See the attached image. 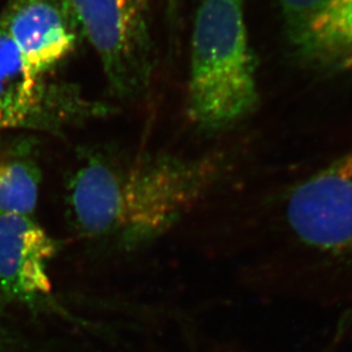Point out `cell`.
<instances>
[{
    "instance_id": "1",
    "label": "cell",
    "mask_w": 352,
    "mask_h": 352,
    "mask_svg": "<svg viewBox=\"0 0 352 352\" xmlns=\"http://www.w3.org/2000/svg\"><path fill=\"white\" fill-rule=\"evenodd\" d=\"M227 173L228 163L220 154L96 152L71 178L69 209L83 236L140 249L193 216Z\"/></svg>"
},
{
    "instance_id": "5",
    "label": "cell",
    "mask_w": 352,
    "mask_h": 352,
    "mask_svg": "<svg viewBox=\"0 0 352 352\" xmlns=\"http://www.w3.org/2000/svg\"><path fill=\"white\" fill-rule=\"evenodd\" d=\"M107 109L70 83L31 70L0 28V138L20 130L56 133Z\"/></svg>"
},
{
    "instance_id": "6",
    "label": "cell",
    "mask_w": 352,
    "mask_h": 352,
    "mask_svg": "<svg viewBox=\"0 0 352 352\" xmlns=\"http://www.w3.org/2000/svg\"><path fill=\"white\" fill-rule=\"evenodd\" d=\"M293 56L310 70L352 69V0H277Z\"/></svg>"
},
{
    "instance_id": "10",
    "label": "cell",
    "mask_w": 352,
    "mask_h": 352,
    "mask_svg": "<svg viewBox=\"0 0 352 352\" xmlns=\"http://www.w3.org/2000/svg\"><path fill=\"white\" fill-rule=\"evenodd\" d=\"M182 0H166V19L169 31V46L173 50L176 47V40L179 30Z\"/></svg>"
},
{
    "instance_id": "4",
    "label": "cell",
    "mask_w": 352,
    "mask_h": 352,
    "mask_svg": "<svg viewBox=\"0 0 352 352\" xmlns=\"http://www.w3.org/2000/svg\"><path fill=\"white\" fill-rule=\"evenodd\" d=\"M71 1L112 95L124 102L143 100L157 67L150 0Z\"/></svg>"
},
{
    "instance_id": "8",
    "label": "cell",
    "mask_w": 352,
    "mask_h": 352,
    "mask_svg": "<svg viewBox=\"0 0 352 352\" xmlns=\"http://www.w3.org/2000/svg\"><path fill=\"white\" fill-rule=\"evenodd\" d=\"M57 244L34 216H0V291L36 300L52 291L48 268Z\"/></svg>"
},
{
    "instance_id": "3",
    "label": "cell",
    "mask_w": 352,
    "mask_h": 352,
    "mask_svg": "<svg viewBox=\"0 0 352 352\" xmlns=\"http://www.w3.org/2000/svg\"><path fill=\"white\" fill-rule=\"evenodd\" d=\"M246 0H201L190 40L187 118L204 133H223L259 104L258 67Z\"/></svg>"
},
{
    "instance_id": "11",
    "label": "cell",
    "mask_w": 352,
    "mask_h": 352,
    "mask_svg": "<svg viewBox=\"0 0 352 352\" xmlns=\"http://www.w3.org/2000/svg\"><path fill=\"white\" fill-rule=\"evenodd\" d=\"M0 352H13L10 336L1 322H0Z\"/></svg>"
},
{
    "instance_id": "7",
    "label": "cell",
    "mask_w": 352,
    "mask_h": 352,
    "mask_svg": "<svg viewBox=\"0 0 352 352\" xmlns=\"http://www.w3.org/2000/svg\"><path fill=\"white\" fill-rule=\"evenodd\" d=\"M0 28L38 74H50L83 38L71 0H10Z\"/></svg>"
},
{
    "instance_id": "2",
    "label": "cell",
    "mask_w": 352,
    "mask_h": 352,
    "mask_svg": "<svg viewBox=\"0 0 352 352\" xmlns=\"http://www.w3.org/2000/svg\"><path fill=\"white\" fill-rule=\"evenodd\" d=\"M251 244L242 275L253 292L336 306L352 268V145L291 188L270 235Z\"/></svg>"
},
{
    "instance_id": "9",
    "label": "cell",
    "mask_w": 352,
    "mask_h": 352,
    "mask_svg": "<svg viewBox=\"0 0 352 352\" xmlns=\"http://www.w3.org/2000/svg\"><path fill=\"white\" fill-rule=\"evenodd\" d=\"M41 179L30 144L0 138V216H34Z\"/></svg>"
}]
</instances>
